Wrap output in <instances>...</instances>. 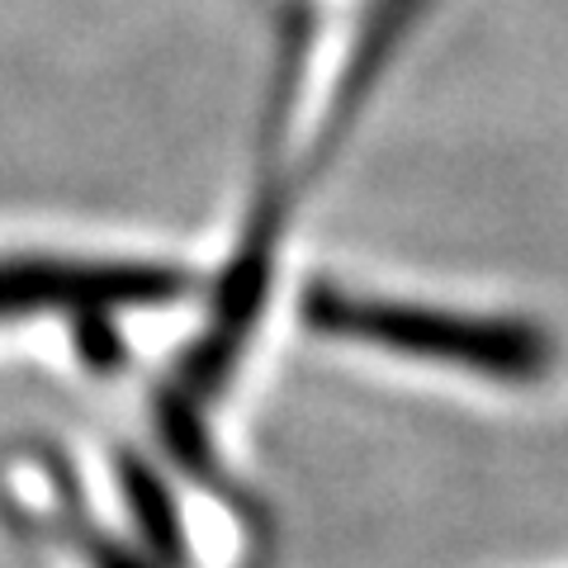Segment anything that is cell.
<instances>
[{
	"label": "cell",
	"instance_id": "cell-1",
	"mask_svg": "<svg viewBox=\"0 0 568 568\" xmlns=\"http://www.w3.org/2000/svg\"><path fill=\"white\" fill-rule=\"evenodd\" d=\"M298 323L332 346L375 351L426 369H455L507 388L540 384L559 361L555 336L530 317L446 308L432 298L361 290L342 280H313L298 298Z\"/></svg>",
	"mask_w": 568,
	"mask_h": 568
},
{
	"label": "cell",
	"instance_id": "cell-2",
	"mask_svg": "<svg viewBox=\"0 0 568 568\" xmlns=\"http://www.w3.org/2000/svg\"><path fill=\"white\" fill-rule=\"evenodd\" d=\"M194 290L200 280L181 261L0 246V332L62 323L104 342L123 317L175 308Z\"/></svg>",
	"mask_w": 568,
	"mask_h": 568
},
{
	"label": "cell",
	"instance_id": "cell-3",
	"mask_svg": "<svg viewBox=\"0 0 568 568\" xmlns=\"http://www.w3.org/2000/svg\"><path fill=\"white\" fill-rule=\"evenodd\" d=\"M43 488L52 497H43V517L33 511V521L48 530L52 545H58L77 568H171L142 540H123L114 530H104L77 497H67L62 484H43Z\"/></svg>",
	"mask_w": 568,
	"mask_h": 568
}]
</instances>
